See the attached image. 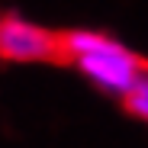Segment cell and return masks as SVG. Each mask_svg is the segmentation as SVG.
Returning a JSON list of instances; mask_svg holds the SVG:
<instances>
[{
  "mask_svg": "<svg viewBox=\"0 0 148 148\" xmlns=\"http://www.w3.org/2000/svg\"><path fill=\"white\" fill-rule=\"evenodd\" d=\"M61 61H68L97 90L119 97V100L132 97L148 68L129 45H122L106 32H90V29H74L61 36Z\"/></svg>",
  "mask_w": 148,
  "mask_h": 148,
  "instance_id": "6da1fadb",
  "label": "cell"
},
{
  "mask_svg": "<svg viewBox=\"0 0 148 148\" xmlns=\"http://www.w3.org/2000/svg\"><path fill=\"white\" fill-rule=\"evenodd\" d=\"M126 106L132 110V116H138L142 122H148V68H145V74H142L138 87L132 90V97L126 100Z\"/></svg>",
  "mask_w": 148,
  "mask_h": 148,
  "instance_id": "3957f363",
  "label": "cell"
},
{
  "mask_svg": "<svg viewBox=\"0 0 148 148\" xmlns=\"http://www.w3.org/2000/svg\"><path fill=\"white\" fill-rule=\"evenodd\" d=\"M0 55L19 64L61 58V36L26 16H0Z\"/></svg>",
  "mask_w": 148,
  "mask_h": 148,
  "instance_id": "7a4b0ae2",
  "label": "cell"
}]
</instances>
